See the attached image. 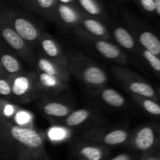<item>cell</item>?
<instances>
[{"mask_svg":"<svg viewBox=\"0 0 160 160\" xmlns=\"http://www.w3.org/2000/svg\"><path fill=\"white\" fill-rule=\"evenodd\" d=\"M0 154L6 159L51 160L45 136L32 127L18 125L0 116Z\"/></svg>","mask_w":160,"mask_h":160,"instance_id":"cell-1","label":"cell"},{"mask_svg":"<svg viewBox=\"0 0 160 160\" xmlns=\"http://www.w3.org/2000/svg\"><path fill=\"white\" fill-rule=\"evenodd\" d=\"M0 18L15 30L33 49L38 46L42 31L34 18L6 0H0Z\"/></svg>","mask_w":160,"mask_h":160,"instance_id":"cell-2","label":"cell"},{"mask_svg":"<svg viewBox=\"0 0 160 160\" xmlns=\"http://www.w3.org/2000/svg\"><path fill=\"white\" fill-rule=\"evenodd\" d=\"M67 55L70 75H73L92 91L106 86L108 75L99 66L79 52H69Z\"/></svg>","mask_w":160,"mask_h":160,"instance_id":"cell-3","label":"cell"},{"mask_svg":"<svg viewBox=\"0 0 160 160\" xmlns=\"http://www.w3.org/2000/svg\"><path fill=\"white\" fill-rule=\"evenodd\" d=\"M14 103L28 104L37 99L45 98L40 91L36 72L23 70L8 76Z\"/></svg>","mask_w":160,"mask_h":160,"instance_id":"cell-4","label":"cell"},{"mask_svg":"<svg viewBox=\"0 0 160 160\" xmlns=\"http://www.w3.org/2000/svg\"><path fill=\"white\" fill-rule=\"evenodd\" d=\"M117 81L130 94L148 97L160 102L157 92L149 83L137 73L124 66H113L111 68Z\"/></svg>","mask_w":160,"mask_h":160,"instance_id":"cell-5","label":"cell"},{"mask_svg":"<svg viewBox=\"0 0 160 160\" xmlns=\"http://www.w3.org/2000/svg\"><path fill=\"white\" fill-rule=\"evenodd\" d=\"M73 32L83 43L95 50L105 59L116 62L120 65L128 63V57L127 53L119 45L111 42V40L91 35L79 27L74 28Z\"/></svg>","mask_w":160,"mask_h":160,"instance_id":"cell-6","label":"cell"},{"mask_svg":"<svg viewBox=\"0 0 160 160\" xmlns=\"http://www.w3.org/2000/svg\"><path fill=\"white\" fill-rule=\"evenodd\" d=\"M128 145L141 153H150L160 149V124L145 123L131 133Z\"/></svg>","mask_w":160,"mask_h":160,"instance_id":"cell-7","label":"cell"},{"mask_svg":"<svg viewBox=\"0 0 160 160\" xmlns=\"http://www.w3.org/2000/svg\"><path fill=\"white\" fill-rule=\"evenodd\" d=\"M131 132L121 127H92L84 132L82 139L110 148L128 144Z\"/></svg>","mask_w":160,"mask_h":160,"instance_id":"cell-8","label":"cell"},{"mask_svg":"<svg viewBox=\"0 0 160 160\" xmlns=\"http://www.w3.org/2000/svg\"><path fill=\"white\" fill-rule=\"evenodd\" d=\"M0 39L17 54L20 61H23L31 66H35L36 54L34 52V49L1 18Z\"/></svg>","mask_w":160,"mask_h":160,"instance_id":"cell-9","label":"cell"},{"mask_svg":"<svg viewBox=\"0 0 160 160\" xmlns=\"http://www.w3.org/2000/svg\"><path fill=\"white\" fill-rule=\"evenodd\" d=\"M128 29L135 38L139 46L160 57V38L152 31L144 28L137 20L127 13L124 16Z\"/></svg>","mask_w":160,"mask_h":160,"instance_id":"cell-10","label":"cell"},{"mask_svg":"<svg viewBox=\"0 0 160 160\" xmlns=\"http://www.w3.org/2000/svg\"><path fill=\"white\" fill-rule=\"evenodd\" d=\"M72 152L77 160H107L111 151L109 147L81 139L73 144Z\"/></svg>","mask_w":160,"mask_h":160,"instance_id":"cell-11","label":"cell"},{"mask_svg":"<svg viewBox=\"0 0 160 160\" xmlns=\"http://www.w3.org/2000/svg\"><path fill=\"white\" fill-rule=\"evenodd\" d=\"M38 46L44 56L68 69L67 55L64 53L60 44L50 35L42 33L38 41Z\"/></svg>","mask_w":160,"mask_h":160,"instance_id":"cell-12","label":"cell"},{"mask_svg":"<svg viewBox=\"0 0 160 160\" xmlns=\"http://www.w3.org/2000/svg\"><path fill=\"white\" fill-rule=\"evenodd\" d=\"M84 13L77 5L57 3L56 9V23L66 28L74 29L80 26Z\"/></svg>","mask_w":160,"mask_h":160,"instance_id":"cell-13","label":"cell"},{"mask_svg":"<svg viewBox=\"0 0 160 160\" xmlns=\"http://www.w3.org/2000/svg\"><path fill=\"white\" fill-rule=\"evenodd\" d=\"M35 72L39 89L45 98L50 96L57 95L68 89V83L67 82L38 70Z\"/></svg>","mask_w":160,"mask_h":160,"instance_id":"cell-14","label":"cell"},{"mask_svg":"<svg viewBox=\"0 0 160 160\" xmlns=\"http://www.w3.org/2000/svg\"><path fill=\"white\" fill-rule=\"evenodd\" d=\"M39 104V108L44 115L48 119L59 121L65 119L72 111V107L62 101L49 100L48 97L43 98Z\"/></svg>","mask_w":160,"mask_h":160,"instance_id":"cell-15","label":"cell"},{"mask_svg":"<svg viewBox=\"0 0 160 160\" xmlns=\"http://www.w3.org/2000/svg\"><path fill=\"white\" fill-rule=\"evenodd\" d=\"M35 67L37 70L40 71V72L60 78L67 83L70 82V75L68 69L59 65L55 61L48 59L42 53L36 55Z\"/></svg>","mask_w":160,"mask_h":160,"instance_id":"cell-16","label":"cell"},{"mask_svg":"<svg viewBox=\"0 0 160 160\" xmlns=\"http://www.w3.org/2000/svg\"><path fill=\"white\" fill-rule=\"evenodd\" d=\"M0 62L8 75L18 74L24 70L20 58L1 39H0Z\"/></svg>","mask_w":160,"mask_h":160,"instance_id":"cell-17","label":"cell"},{"mask_svg":"<svg viewBox=\"0 0 160 160\" xmlns=\"http://www.w3.org/2000/svg\"><path fill=\"white\" fill-rule=\"evenodd\" d=\"M79 28H82L85 32L95 37L111 40V35L109 29L102 20L95 17H90L84 13L81 20Z\"/></svg>","mask_w":160,"mask_h":160,"instance_id":"cell-18","label":"cell"},{"mask_svg":"<svg viewBox=\"0 0 160 160\" xmlns=\"http://www.w3.org/2000/svg\"><path fill=\"white\" fill-rule=\"evenodd\" d=\"M112 37H113L120 48H123L133 53H138L139 45L128 28L120 25H116L112 28Z\"/></svg>","mask_w":160,"mask_h":160,"instance_id":"cell-19","label":"cell"},{"mask_svg":"<svg viewBox=\"0 0 160 160\" xmlns=\"http://www.w3.org/2000/svg\"><path fill=\"white\" fill-rule=\"evenodd\" d=\"M93 92L108 106L114 108H121L126 106L127 102L125 97L120 92L112 88L105 86Z\"/></svg>","mask_w":160,"mask_h":160,"instance_id":"cell-20","label":"cell"},{"mask_svg":"<svg viewBox=\"0 0 160 160\" xmlns=\"http://www.w3.org/2000/svg\"><path fill=\"white\" fill-rule=\"evenodd\" d=\"M93 110L88 108H80L73 110L65 119L62 120V124L69 128H76L85 125L94 119Z\"/></svg>","mask_w":160,"mask_h":160,"instance_id":"cell-21","label":"cell"},{"mask_svg":"<svg viewBox=\"0 0 160 160\" xmlns=\"http://www.w3.org/2000/svg\"><path fill=\"white\" fill-rule=\"evenodd\" d=\"M76 5L87 15L101 20L106 19V13L102 5L98 0H76Z\"/></svg>","mask_w":160,"mask_h":160,"instance_id":"cell-22","label":"cell"},{"mask_svg":"<svg viewBox=\"0 0 160 160\" xmlns=\"http://www.w3.org/2000/svg\"><path fill=\"white\" fill-rule=\"evenodd\" d=\"M36 13L52 22H56V0H34Z\"/></svg>","mask_w":160,"mask_h":160,"instance_id":"cell-23","label":"cell"},{"mask_svg":"<svg viewBox=\"0 0 160 160\" xmlns=\"http://www.w3.org/2000/svg\"><path fill=\"white\" fill-rule=\"evenodd\" d=\"M133 100L138 106L149 115L160 119V102L148 97L131 94Z\"/></svg>","mask_w":160,"mask_h":160,"instance_id":"cell-24","label":"cell"},{"mask_svg":"<svg viewBox=\"0 0 160 160\" xmlns=\"http://www.w3.org/2000/svg\"><path fill=\"white\" fill-rule=\"evenodd\" d=\"M20 109V108L16 103L0 97V116L13 121L14 116Z\"/></svg>","mask_w":160,"mask_h":160,"instance_id":"cell-25","label":"cell"},{"mask_svg":"<svg viewBox=\"0 0 160 160\" xmlns=\"http://www.w3.org/2000/svg\"><path fill=\"white\" fill-rule=\"evenodd\" d=\"M138 53L149 65L152 70L156 73V75L160 77V57L140 46L138 49Z\"/></svg>","mask_w":160,"mask_h":160,"instance_id":"cell-26","label":"cell"},{"mask_svg":"<svg viewBox=\"0 0 160 160\" xmlns=\"http://www.w3.org/2000/svg\"><path fill=\"white\" fill-rule=\"evenodd\" d=\"M32 119V117H31V114L29 112L20 108L14 116L13 122H15L18 125H22V126L32 127V125H31Z\"/></svg>","mask_w":160,"mask_h":160,"instance_id":"cell-27","label":"cell"},{"mask_svg":"<svg viewBox=\"0 0 160 160\" xmlns=\"http://www.w3.org/2000/svg\"><path fill=\"white\" fill-rule=\"evenodd\" d=\"M0 97L9 101L13 102L11 87L8 78L0 76ZM14 103V102H13Z\"/></svg>","mask_w":160,"mask_h":160,"instance_id":"cell-28","label":"cell"},{"mask_svg":"<svg viewBox=\"0 0 160 160\" xmlns=\"http://www.w3.org/2000/svg\"><path fill=\"white\" fill-rule=\"evenodd\" d=\"M145 12L149 14L155 13V0H134Z\"/></svg>","mask_w":160,"mask_h":160,"instance_id":"cell-29","label":"cell"},{"mask_svg":"<svg viewBox=\"0 0 160 160\" xmlns=\"http://www.w3.org/2000/svg\"><path fill=\"white\" fill-rule=\"evenodd\" d=\"M17 3H20L21 6H23L25 9L31 11V12L36 13L35 6H34V0H15Z\"/></svg>","mask_w":160,"mask_h":160,"instance_id":"cell-30","label":"cell"},{"mask_svg":"<svg viewBox=\"0 0 160 160\" xmlns=\"http://www.w3.org/2000/svg\"><path fill=\"white\" fill-rule=\"evenodd\" d=\"M107 160H134V158L128 153H120Z\"/></svg>","mask_w":160,"mask_h":160,"instance_id":"cell-31","label":"cell"},{"mask_svg":"<svg viewBox=\"0 0 160 160\" xmlns=\"http://www.w3.org/2000/svg\"><path fill=\"white\" fill-rule=\"evenodd\" d=\"M58 3L67 5H76V0H56Z\"/></svg>","mask_w":160,"mask_h":160,"instance_id":"cell-32","label":"cell"},{"mask_svg":"<svg viewBox=\"0 0 160 160\" xmlns=\"http://www.w3.org/2000/svg\"><path fill=\"white\" fill-rule=\"evenodd\" d=\"M155 13L160 17V0H155Z\"/></svg>","mask_w":160,"mask_h":160,"instance_id":"cell-33","label":"cell"},{"mask_svg":"<svg viewBox=\"0 0 160 160\" xmlns=\"http://www.w3.org/2000/svg\"><path fill=\"white\" fill-rule=\"evenodd\" d=\"M0 76L4 77V78H7L8 76H9V75H8V74L6 73V71H5V69L3 68L1 62H0Z\"/></svg>","mask_w":160,"mask_h":160,"instance_id":"cell-34","label":"cell"},{"mask_svg":"<svg viewBox=\"0 0 160 160\" xmlns=\"http://www.w3.org/2000/svg\"><path fill=\"white\" fill-rule=\"evenodd\" d=\"M160 157H149V158H145L143 160H159Z\"/></svg>","mask_w":160,"mask_h":160,"instance_id":"cell-35","label":"cell"},{"mask_svg":"<svg viewBox=\"0 0 160 160\" xmlns=\"http://www.w3.org/2000/svg\"><path fill=\"white\" fill-rule=\"evenodd\" d=\"M156 92H157V94H158V97H159V100H160V86L159 88L157 89V90H156Z\"/></svg>","mask_w":160,"mask_h":160,"instance_id":"cell-36","label":"cell"},{"mask_svg":"<svg viewBox=\"0 0 160 160\" xmlns=\"http://www.w3.org/2000/svg\"><path fill=\"white\" fill-rule=\"evenodd\" d=\"M6 160H27V159H18V158H13V159H6Z\"/></svg>","mask_w":160,"mask_h":160,"instance_id":"cell-37","label":"cell"},{"mask_svg":"<svg viewBox=\"0 0 160 160\" xmlns=\"http://www.w3.org/2000/svg\"><path fill=\"white\" fill-rule=\"evenodd\" d=\"M159 160H160V159H159Z\"/></svg>","mask_w":160,"mask_h":160,"instance_id":"cell-38","label":"cell"}]
</instances>
